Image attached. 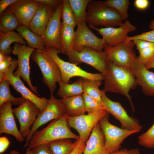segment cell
I'll return each instance as SVG.
<instances>
[{
	"label": "cell",
	"instance_id": "obj_42",
	"mask_svg": "<svg viewBox=\"0 0 154 154\" xmlns=\"http://www.w3.org/2000/svg\"><path fill=\"white\" fill-rule=\"evenodd\" d=\"M75 145L70 154H83L85 145V143L80 139L77 140Z\"/></svg>",
	"mask_w": 154,
	"mask_h": 154
},
{
	"label": "cell",
	"instance_id": "obj_27",
	"mask_svg": "<svg viewBox=\"0 0 154 154\" xmlns=\"http://www.w3.org/2000/svg\"><path fill=\"white\" fill-rule=\"evenodd\" d=\"M73 27L61 23L60 42L61 52L66 55V53L72 49V44L75 31Z\"/></svg>",
	"mask_w": 154,
	"mask_h": 154
},
{
	"label": "cell",
	"instance_id": "obj_40",
	"mask_svg": "<svg viewBox=\"0 0 154 154\" xmlns=\"http://www.w3.org/2000/svg\"><path fill=\"white\" fill-rule=\"evenodd\" d=\"M25 154H52L46 144L38 145L33 149L26 150Z\"/></svg>",
	"mask_w": 154,
	"mask_h": 154
},
{
	"label": "cell",
	"instance_id": "obj_15",
	"mask_svg": "<svg viewBox=\"0 0 154 154\" xmlns=\"http://www.w3.org/2000/svg\"><path fill=\"white\" fill-rule=\"evenodd\" d=\"M34 50L27 46L17 43L15 44L12 52L17 56L18 66L13 74L21 77L27 83L31 90L37 94V87L33 85L30 78L29 59Z\"/></svg>",
	"mask_w": 154,
	"mask_h": 154
},
{
	"label": "cell",
	"instance_id": "obj_45",
	"mask_svg": "<svg viewBox=\"0 0 154 154\" xmlns=\"http://www.w3.org/2000/svg\"><path fill=\"white\" fill-rule=\"evenodd\" d=\"M134 4L137 9L144 10L148 7L150 2L148 0H135L134 1Z\"/></svg>",
	"mask_w": 154,
	"mask_h": 154
},
{
	"label": "cell",
	"instance_id": "obj_48",
	"mask_svg": "<svg viewBox=\"0 0 154 154\" xmlns=\"http://www.w3.org/2000/svg\"><path fill=\"white\" fill-rule=\"evenodd\" d=\"M145 65L146 68L148 70L151 68L154 69V54Z\"/></svg>",
	"mask_w": 154,
	"mask_h": 154
},
{
	"label": "cell",
	"instance_id": "obj_46",
	"mask_svg": "<svg viewBox=\"0 0 154 154\" xmlns=\"http://www.w3.org/2000/svg\"><path fill=\"white\" fill-rule=\"evenodd\" d=\"M10 144V141L5 136L0 137V153H4L8 148Z\"/></svg>",
	"mask_w": 154,
	"mask_h": 154
},
{
	"label": "cell",
	"instance_id": "obj_25",
	"mask_svg": "<svg viewBox=\"0 0 154 154\" xmlns=\"http://www.w3.org/2000/svg\"><path fill=\"white\" fill-rule=\"evenodd\" d=\"M16 30L27 42L29 47L34 49L46 51L42 37L32 32L29 27L20 25Z\"/></svg>",
	"mask_w": 154,
	"mask_h": 154
},
{
	"label": "cell",
	"instance_id": "obj_30",
	"mask_svg": "<svg viewBox=\"0 0 154 154\" xmlns=\"http://www.w3.org/2000/svg\"><path fill=\"white\" fill-rule=\"evenodd\" d=\"M46 144L52 154H70L75 145L76 142H72L70 139H63Z\"/></svg>",
	"mask_w": 154,
	"mask_h": 154
},
{
	"label": "cell",
	"instance_id": "obj_21",
	"mask_svg": "<svg viewBox=\"0 0 154 154\" xmlns=\"http://www.w3.org/2000/svg\"><path fill=\"white\" fill-rule=\"evenodd\" d=\"M51 7L40 4L30 21L29 28L33 32L42 37L54 12Z\"/></svg>",
	"mask_w": 154,
	"mask_h": 154
},
{
	"label": "cell",
	"instance_id": "obj_37",
	"mask_svg": "<svg viewBox=\"0 0 154 154\" xmlns=\"http://www.w3.org/2000/svg\"><path fill=\"white\" fill-rule=\"evenodd\" d=\"M136 39H141L154 43V29L132 36H127L125 40L133 41Z\"/></svg>",
	"mask_w": 154,
	"mask_h": 154
},
{
	"label": "cell",
	"instance_id": "obj_31",
	"mask_svg": "<svg viewBox=\"0 0 154 154\" xmlns=\"http://www.w3.org/2000/svg\"><path fill=\"white\" fill-rule=\"evenodd\" d=\"M101 84V81L84 78L83 89L84 93L95 99L103 106L101 96V90L99 88Z\"/></svg>",
	"mask_w": 154,
	"mask_h": 154
},
{
	"label": "cell",
	"instance_id": "obj_22",
	"mask_svg": "<svg viewBox=\"0 0 154 154\" xmlns=\"http://www.w3.org/2000/svg\"><path fill=\"white\" fill-rule=\"evenodd\" d=\"M90 134L83 154H110L106 148L104 135L99 123Z\"/></svg>",
	"mask_w": 154,
	"mask_h": 154
},
{
	"label": "cell",
	"instance_id": "obj_51",
	"mask_svg": "<svg viewBox=\"0 0 154 154\" xmlns=\"http://www.w3.org/2000/svg\"><path fill=\"white\" fill-rule=\"evenodd\" d=\"M9 153L10 154H19L18 152L15 150H13L11 151Z\"/></svg>",
	"mask_w": 154,
	"mask_h": 154
},
{
	"label": "cell",
	"instance_id": "obj_2",
	"mask_svg": "<svg viewBox=\"0 0 154 154\" xmlns=\"http://www.w3.org/2000/svg\"><path fill=\"white\" fill-rule=\"evenodd\" d=\"M66 114L60 118L53 120L46 127L40 130H37L33 134L26 150L32 149L42 144L63 139H80L70 130Z\"/></svg>",
	"mask_w": 154,
	"mask_h": 154
},
{
	"label": "cell",
	"instance_id": "obj_44",
	"mask_svg": "<svg viewBox=\"0 0 154 154\" xmlns=\"http://www.w3.org/2000/svg\"><path fill=\"white\" fill-rule=\"evenodd\" d=\"M18 0H1L0 1V15H1L7 8Z\"/></svg>",
	"mask_w": 154,
	"mask_h": 154
},
{
	"label": "cell",
	"instance_id": "obj_32",
	"mask_svg": "<svg viewBox=\"0 0 154 154\" xmlns=\"http://www.w3.org/2000/svg\"><path fill=\"white\" fill-rule=\"evenodd\" d=\"M9 81L5 80L0 83V106L7 102H11L12 104L19 106L25 99L22 96L19 98L14 97L10 90Z\"/></svg>",
	"mask_w": 154,
	"mask_h": 154
},
{
	"label": "cell",
	"instance_id": "obj_24",
	"mask_svg": "<svg viewBox=\"0 0 154 154\" xmlns=\"http://www.w3.org/2000/svg\"><path fill=\"white\" fill-rule=\"evenodd\" d=\"M62 99L68 116H77L85 114L86 112L82 94Z\"/></svg>",
	"mask_w": 154,
	"mask_h": 154
},
{
	"label": "cell",
	"instance_id": "obj_49",
	"mask_svg": "<svg viewBox=\"0 0 154 154\" xmlns=\"http://www.w3.org/2000/svg\"><path fill=\"white\" fill-rule=\"evenodd\" d=\"M6 56L0 52V63L3 62L5 60Z\"/></svg>",
	"mask_w": 154,
	"mask_h": 154
},
{
	"label": "cell",
	"instance_id": "obj_7",
	"mask_svg": "<svg viewBox=\"0 0 154 154\" xmlns=\"http://www.w3.org/2000/svg\"><path fill=\"white\" fill-rule=\"evenodd\" d=\"M109 114L103 117L99 123L104 135L106 148L110 154L120 150L121 143L126 137L139 131L124 129L113 125L109 121Z\"/></svg>",
	"mask_w": 154,
	"mask_h": 154
},
{
	"label": "cell",
	"instance_id": "obj_5",
	"mask_svg": "<svg viewBox=\"0 0 154 154\" xmlns=\"http://www.w3.org/2000/svg\"><path fill=\"white\" fill-rule=\"evenodd\" d=\"M69 62L76 65L84 63L92 66L104 76L107 73L109 60L107 53L104 51H98L86 47L78 52L73 49L66 53Z\"/></svg>",
	"mask_w": 154,
	"mask_h": 154
},
{
	"label": "cell",
	"instance_id": "obj_9",
	"mask_svg": "<svg viewBox=\"0 0 154 154\" xmlns=\"http://www.w3.org/2000/svg\"><path fill=\"white\" fill-rule=\"evenodd\" d=\"M66 114L62 99H56L53 93L50 92L48 104L44 110L37 116L31 127L29 134L26 138V143L24 147L28 146L33 134L40 127L52 120L59 118Z\"/></svg>",
	"mask_w": 154,
	"mask_h": 154
},
{
	"label": "cell",
	"instance_id": "obj_13",
	"mask_svg": "<svg viewBox=\"0 0 154 154\" xmlns=\"http://www.w3.org/2000/svg\"><path fill=\"white\" fill-rule=\"evenodd\" d=\"M72 44V49L78 52L84 47L91 48L98 51H103L106 44L104 39L96 36L88 28L86 22L77 25Z\"/></svg>",
	"mask_w": 154,
	"mask_h": 154
},
{
	"label": "cell",
	"instance_id": "obj_11",
	"mask_svg": "<svg viewBox=\"0 0 154 154\" xmlns=\"http://www.w3.org/2000/svg\"><path fill=\"white\" fill-rule=\"evenodd\" d=\"M17 66V60L13 59L11 64L5 74V80H8L14 89L20 93L22 97L33 103L41 113L47 106L49 100L45 97H39L35 94L25 86L20 77L14 75L13 72Z\"/></svg>",
	"mask_w": 154,
	"mask_h": 154
},
{
	"label": "cell",
	"instance_id": "obj_41",
	"mask_svg": "<svg viewBox=\"0 0 154 154\" xmlns=\"http://www.w3.org/2000/svg\"><path fill=\"white\" fill-rule=\"evenodd\" d=\"M133 41L138 51L154 46V43L142 40L136 39Z\"/></svg>",
	"mask_w": 154,
	"mask_h": 154
},
{
	"label": "cell",
	"instance_id": "obj_1",
	"mask_svg": "<svg viewBox=\"0 0 154 154\" xmlns=\"http://www.w3.org/2000/svg\"><path fill=\"white\" fill-rule=\"evenodd\" d=\"M104 88L105 92L118 93L125 96L133 106L129 93L135 88L137 83L135 77L130 69L116 66L109 61L107 73L104 76Z\"/></svg>",
	"mask_w": 154,
	"mask_h": 154
},
{
	"label": "cell",
	"instance_id": "obj_18",
	"mask_svg": "<svg viewBox=\"0 0 154 154\" xmlns=\"http://www.w3.org/2000/svg\"><path fill=\"white\" fill-rule=\"evenodd\" d=\"M39 5L36 0H18L7 9L15 15L21 25L29 27Z\"/></svg>",
	"mask_w": 154,
	"mask_h": 154
},
{
	"label": "cell",
	"instance_id": "obj_14",
	"mask_svg": "<svg viewBox=\"0 0 154 154\" xmlns=\"http://www.w3.org/2000/svg\"><path fill=\"white\" fill-rule=\"evenodd\" d=\"M12 110L19 122L21 134L24 138L27 137L30 132L31 127L40 113L39 109L32 102L25 99L17 108L12 109Z\"/></svg>",
	"mask_w": 154,
	"mask_h": 154
},
{
	"label": "cell",
	"instance_id": "obj_23",
	"mask_svg": "<svg viewBox=\"0 0 154 154\" xmlns=\"http://www.w3.org/2000/svg\"><path fill=\"white\" fill-rule=\"evenodd\" d=\"M14 42L28 46L19 33L14 31L4 33L0 32V52L6 56H9L13 51L10 45Z\"/></svg>",
	"mask_w": 154,
	"mask_h": 154
},
{
	"label": "cell",
	"instance_id": "obj_50",
	"mask_svg": "<svg viewBox=\"0 0 154 154\" xmlns=\"http://www.w3.org/2000/svg\"><path fill=\"white\" fill-rule=\"evenodd\" d=\"M149 27L152 30L154 29V19H153L151 21L149 25Z\"/></svg>",
	"mask_w": 154,
	"mask_h": 154
},
{
	"label": "cell",
	"instance_id": "obj_33",
	"mask_svg": "<svg viewBox=\"0 0 154 154\" xmlns=\"http://www.w3.org/2000/svg\"><path fill=\"white\" fill-rule=\"evenodd\" d=\"M107 6L116 10L123 20H126L128 17V9L130 5L129 0H107L104 1Z\"/></svg>",
	"mask_w": 154,
	"mask_h": 154
},
{
	"label": "cell",
	"instance_id": "obj_28",
	"mask_svg": "<svg viewBox=\"0 0 154 154\" xmlns=\"http://www.w3.org/2000/svg\"><path fill=\"white\" fill-rule=\"evenodd\" d=\"M0 15V32L6 33L16 29L20 25L15 15L6 9Z\"/></svg>",
	"mask_w": 154,
	"mask_h": 154
},
{
	"label": "cell",
	"instance_id": "obj_19",
	"mask_svg": "<svg viewBox=\"0 0 154 154\" xmlns=\"http://www.w3.org/2000/svg\"><path fill=\"white\" fill-rule=\"evenodd\" d=\"M130 69L135 77L137 84L141 86L143 93L147 96H154V73L147 69L137 58Z\"/></svg>",
	"mask_w": 154,
	"mask_h": 154
},
{
	"label": "cell",
	"instance_id": "obj_26",
	"mask_svg": "<svg viewBox=\"0 0 154 154\" xmlns=\"http://www.w3.org/2000/svg\"><path fill=\"white\" fill-rule=\"evenodd\" d=\"M83 80L84 78L80 77L71 84L60 82L59 88L57 92L58 96L64 98L82 94Z\"/></svg>",
	"mask_w": 154,
	"mask_h": 154
},
{
	"label": "cell",
	"instance_id": "obj_38",
	"mask_svg": "<svg viewBox=\"0 0 154 154\" xmlns=\"http://www.w3.org/2000/svg\"><path fill=\"white\" fill-rule=\"evenodd\" d=\"M139 55L137 59L145 64L154 54V46L139 50Z\"/></svg>",
	"mask_w": 154,
	"mask_h": 154
},
{
	"label": "cell",
	"instance_id": "obj_4",
	"mask_svg": "<svg viewBox=\"0 0 154 154\" xmlns=\"http://www.w3.org/2000/svg\"><path fill=\"white\" fill-rule=\"evenodd\" d=\"M31 57L41 72L42 82L53 93L56 88V82L62 81L61 73L57 64L46 51L35 49Z\"/></svg>",
	"mask_w": 154,
	"mask_h": 154
},
{
	"label": "cell",
	"instance_id": "obj_20",
	"mask_svg": "<svg viewBox=\"0 0 154 154\" xmlns=\"http://www.w3.org/2000/svg\"><path fill=\"white\" fill-rule=\"evenodd\" d=\"M11 102H7L0 106V134L6 133L15 137L22 142L24 139L17 127Z\"/></svg>",
	"mask_w": 154,
	"mask_h": 154
},
{
	"label": "cell",
	"instance_id": "obj_35",
	"mask_svg": "<svg viewBox=\"0 0 154 154\" xmlns=\"http://www.w3.org/2000/svg\"><path fill=\"white\" fill-rule=\"evenodd\" d=\"M138 143L146 148H154V123L145 133L138 137Z\"/></svg>",
	"mask_w": 154,
	"mask_h": 154
},
{
	"label": "cell",
	"instance_id": "obj_34",
	"mask_svg": "<svg viewBox=\"0 0 154 154\" xmlns=\"http://www.w3.org/2000/svg\"><path fill=\"white\" fill-rule=\"evenodd\" d=\"M62 3V22L65 25L74 28L76 26V22L69 0H63Z\"/></svg>",
	"mask_w": 154,
	"mask_h": 154
},
{
	"label": "cell",
	"instance_id": "obj_12",
	"mask_svg": "<svg viewBox=\"0 0 154 154\" xmlns=\"http://www.w3.org/2000/svg\"><path fill=\"white\" fill-rule=\"evenodd\" d=\"M101 96L104 108L120 122L121 128L139 132L142 127L137 119L130 117L126 111L118 102L113 101L106 95V92L101 90Z\"/></svg>",
	"mask_w": 154,
	"mask_h": 154
},
{
	"label": "cell",
	"instance_id": "obj_47",
	"mask_svg": "<svg viewBox=\"0 0 154 154\" xmlns=\"http://www.w3.org/2000/svg\"><path fill=\"white\" fill-rule=\"evenodd\" d=\"M110 154H140L139 150L137 148L130 149L124 148Z\"/></svg>",
	"mask_w": 154,
	"mask_h": 154
},
{
	"label": "cell",
	"instance_id": "obj_29",
	"mask_svg": "<svg viewBox=\"0 0 154 154\" xmlns=\"http://www.w3.org/2000/svg\"><path fill=\"white\" fill-rule=\"evenodd\" d=\"M91 0H69L75 16L76 26L86 22V9Z\"/></svg>",
	"mask_w": 154,
	"mask_h": 154
},
{
	"label": "cell",
	"instance_id": "obj_10",
	"mask_svg": "<svg viewBox=\"0 0 154 154\" xmlns=\"http://www.w3.org/2000/svg\"><path fill=\"white\" fill-rule=\"evenodd\" d=\"M133 41L125 40L111 46L106 44L104 51L107 54L109 61L115 65L130 69L137 58L133 50Z\"/></svg>",
	"mask_w": 154,
	"mask_h": 154
},
{
	"label": "cell",
	"instance_id": "obj_39",
	"mask_svg": "<svg viewBox=\"0 0 154 154\" xmlns=\"http://www.w3.org/2000/svg\"><path fill=\"white\" fill-rule=\"evenodd\" d=\"M13 60L11 56H6L5 60L0 63V83L5 80V74L11 64Z\"/></svg>",
	"mask_w": 154,
	"mask_h": 154
},
{
	"label": "cell",
	"instance_id": "obj_16",
	"mask_svg": "<svg viewBox=\"0 0 154 154\" xmlns=\"http://www.w3.org/2000/svg\"><path fill=\"white\" fill-rule=\"evenodd\" d=\"M62 4V2L54 10L44 33L41 37L45 47L55 49L61 52L60 34Z\"/></svg>",
	"mask_w": 154,
	"mask_h": 154
},
{
	"label": "cell",
	"instance_id": "obj_6",
	"mask_svg": "<svg viewBox=\"0 0 154 154\" xmlns=\"http://www.w3.org/2000/svg\"><path fill=\"white\" fill-rule=\"evenodd\" d=\"M46 51L53 58L58 65L62 74V81L68 83L70 79L78 76L84 78L102 82L104 80V76L102 73H92L86 72L76 65L65 61L58 56L60 51L52 48L45 47Z\"/></svg>",
	"mask_w": 154,
	"mask_h": 154
},
{
	"label": "cell",
	"instance_id": "obj_17",
	"mask_svg": "<svg viewBox=\"0 0 154 154\" xmlns=\"http://www.w3.org/2000/svg\"><path fill=\"white\" fill-rule=\"evenodd\" d=\"M97 31L103 37L106 44L113 46L125 41L129 33L137 29L136 27L128 20H126L118 28L108 27L98 28L89 26Z\"/></svg>",
	"mask_w": 154,
	"mask_h": 154
},
{
	"label": "cell",
	"instance_id": "obj_43",
	"mask_svg": "<svg viewBox=\"0 0 154 154\" xmlns=\"http://www.w3.org/2000/svg\"><path fill=\"white\" fill-rule=\"evenodd\" d=\"M40 4L50 6L55 9L61 3L62 0H36Z\"/></svg>",
	"mask_w": 154,
	"mask_h": 154
},
{
	"label": "cell",
	"instance_id": "obj_8",
	"mask_svg": "<svg viewBox=\"0 0 154 154\" xmlns=\"http://www.w3.org/2000/svg\"><path fill=\"white\" fill-rule=\"evenodd\" d=\"M109 114L104 108L86 115L74 117L68 116L67 121L69 127L76 129L79 134L80 139L85 143L96 125Z\"/></svg>",
	"mask_w": 154,
	"mask_h": 154
},
{
	"label": "cell",
	"instance_id": "obj_36",
	"mask_svg": "<svg viewBox=\"0 0 154 154\" xmlns=\"http://www.w3.org/2000/svg\"><path fill=\"white\" fill-rule=\"evenodd\" d=\"M82 95L84 102L86 112H87L88 114L92 113L104 108V106L96 100L86 94L83 93Z\"/></svg>",
	"mask_w": 154,
	"mask_h": 154
},
{
	"label": "cell",
	"instance_id": "obj_3",
	"mask_svg": "<svg viewBox=\"0 0 154 154\" xmlns=\"http://www.w3.org/2000/svg\"><path fill=\"white\" fill-rule=\"evenodd\" d=\"M123 21L118 12L106 5L104 1L91 0L88 5L86 22L89 26L114 27L119 26Z\"/></svg>",
	"mask_w": 154,
	"mask_h": 154
}]
</instances>
